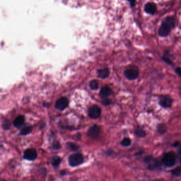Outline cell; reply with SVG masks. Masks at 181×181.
Segmentation results:
<instances>
[{
    "instance_id": "1",
    "label": "cell",
    "mask_w": 181,
    "mask_h": 181,
    "mask_svg": "<svg viewBox=\"0 0 181 181\" xmlns=\"http://www.w3.org/2000/svg\"><path fill=\"white\" fill-rule=\"evenodd\" d=\"M162 163L168 168H171L175 166L176 163V156L175 152L170 151L164 154L162 159Z\"/></svg>"
},
{
    "instance_id": "2",
    "label": "cell",
    "mask_w": 181,
    "mask_h": 181,
    "mask_svg": "<svg viewBox=\"0 0 181 181\" xmlns=\"http://www.w3.org/2000/svg\"><path fill=\"white\" fill-rule=\"evenodd\" d=\"M143 161L147 166V169L149 171H152L156 169H161L162 168V164L160 162L151 155H148L145 157Z\"/></svg>"
},
{
    "instance_id": "3",
    "label": "cell",
    "mask_w": 181,
    "mask_h": 181,
    "mask_svg": "<svg viewBox=\"0 0 181 181\" xmlns=\"http://www.w3.org/2000/svg\"><path fill=\"white\" fill-rule=\"evenodd\" d=\"M139 70L136 67H130L124 71L125 77L130 81L135 80L138 78L139 76Z\"/></svg>"
},
{
    "instance_id": "4",
    "label": "cell",
    "mask_w": 181,
    "mask_h": 181,
    "mask_svg": "<svg viewBox=\"0 0 181 181\" xmlns=\"http://www.w3.org/2000/svg\"><path fill=\"white\" fill-rule=\"evenodd\" d=\"M84 157L81 154H73L71 155L69 158V164L72 167H76L81 165L83 163Z\"/></svg>"
},
{
    "instance_id": "5",
    "label": "cell",
    "mask_w": 181,
    "mask_h": 181,
    "mask_svg": "<svg viewBox=\"0 0 181 181\" xmlns=\"http://www.w3.org/2000/svg\"><path fill=\"white\" fill-rule=\"evenodd\" d=\"M173 103V100L168 95H161L159 97V105L164 109L171 108Z\"/></svg>"
},
{
    "instance_id": "6",
    "label": "cell",
    "mask_w": 181,
    "mask_h": 181,
    "mask_svg": "<svg viewBox=\"0 0 181 181\" xmlns=\"http://www.w3.org/2000/svg\"><path fill=\"white\" fill-rule=\"evenodd\" d=\"M172 28L166 21H163L158 30L159 36L165 37L169 35Z\"/></svg>"
},
{
    "instance_id": "7",
    "label": "cell",
    "mask_w": 181,
    "mask_h": 181,
    "mask_svg": "<svg viewBox=\"0 0 181 181\" xmlns=\"http://www.w3.org/2000/svg\"><path fill=\"white\" fill-rule=\"evenodd\" d=\"M101 109L98 106L93 105L90 107L88 111V115L92 118L96 119L101 115Z\"/></svg>"
},
{
    "instance_id": "8",
    "label": "cell",
    "mask_w": 181,
    "mask_h": 181,
    "mask_svg": "<svg viewBox=\"0 0 181 181\" xmlns=\"http://www.w3.org/2000/svg\"><path fill=\"white\" fill-rule=\"evenodd\" d=\"M55 105L56 109L60 111H63L68 107L69 105V100L67 97H61L56 100Z\"/></svg>"
},
{
    "instance_id": "9",
    "label": "cell",
    "mask_w": 181,
    "mask_h": 181,
    "mask_svg": "<svg viewBox=\"0 0 181 181\" xmlns=\"http://www.w3.org/2000/svg\"><path fill=\"white\" fill-rule=\"evenodd\" d=\"M37 157V152L33 149H28L25 150L24 154V158L28 160H34Z\"/></svg>"
},
{
    "instance_id": "10",
    "label": "cell",
    "mask_w": 181,
    "mask_h": 181,
    "mask_svg": "<svg viewBox=\"0 0 181 181\" xmlns=\"http://www.w3.org/2000/svg\"><path fill=\"white\" fill-rule=\"evenodd\" d=\"M100 127L96 125H94L89 129L88 131V135L91 138H96L100 135Z\"/></svg>"
},
{
    "instance_id": "11",
    "label": "cell",
    "mask_w": 181,
    "mask_h": 181,
    "mask_svg": "<svg viewBox=\"0 0 181 181\" xmlns=\"http://www.w3.org/2000/svg\"><path fill=\"white\" fill-rule=\"evenodd\" d=\"M157 7L156 5L152 2H148L146 3L145 6V11L148 14L154 15L156 12Z\"/></svg>"
},
{
    "instance_id": "12",
    "label": "cell",
    "mask_w": 181,
    "mask_h": 181,
    "mask_svg": "<svg viewBox=\"0 0 181 181\" xmlns=\"http://www.w3.org/2000/svg\"><path fill=\"white\" fill-rule=\"evenodd\" d=\"M134 133L138 138H143L146 136V132L143 129V127L140 125H137L134 127Z\"/></svg>"
},
{
    "instance_id": "13",
    "label": "cell",
    "mask_w": 181,
    "mask_h": 181,
    "mask_svg": "<svg viewBox=\"0 0 181 181\" xmlns=\"http://www.w3.org/2000/svg\"><path fill=\"white\" fill-rule=\"evenodd\" d=\"M112 90L108 86H104L101 88L100 92V96L102 98H108V97L111 95Z\"/></svg>"
},
{
    "instance_id": "14",
    "label": "cell",
    "mask_w": 181,
    "mask_h": 181,
    "mask_svg": "<svg viewBox=\"0 0 181 181\" xmlns=\"http://www.w3.org/2000/svg\"><path fill=\"white\" fill-rule=\"evenodd\" d=\"M109 74L110 71L108 68H104L98 71V76L100 78L103 79L107 78L109 76Z\"/></svg>"
},
{
    "instance_id": "15",
    "label": "cell",
    "mask_w": 181,
    "mask_h": 181,
    "mask_svg": "<svg viewBox=\"0 0 181 181\" xmlns=\"http://www.w3.org/2000/svg\"><path fill=\"white\" fill-rule=\"evenodd\" d=\"M24 122V117L22 115H19L15 118V120L13 121V125L16 127H21Z\"/></svg>"
},
{
    "instance_id": "16",
    "label": "cell",
    "mask_w": 181,
    "mask_h": 181,
    "mask_svg": "<svg viewBox=\"0 0 181 181\" xmlns=\"http://www.w3.org/2000/svg\"><path fill=\"white\" fill-rule=\"evenodd\" d=\"M157 131L159 134H163L167 131V127L164 123L158 124L157 126Z\"/></svg>"
},
{
    "instance_id": "17",
    "label": "cell",
    "mask_w": 181,
    "mask_h": 181,
    "mask_svg": "<svg viewBox=\"0 0 181 181\" xmlns=\"http://www.w3.org/2000/svg\"><path fill=\"white\" fill-rule=\"evenodd\" d=\"M172 175L175 177H178L181 175V167L178 166L171 171Z\"/></svg>"
},
{
    "instance_id": "18",
    "label": "cell",
    "mask_w": 181,
    "mask_h": 181,
    "mask_svg": "<svg viewBox=\"0 0 181 181\" xmlns=\"http://www.w3.org/2000/svg\"><path fill=\"white\" fill-rule=\"evenodd\" d=\"M61 162V159L60 157L58 156H54L52 158V165L54 167L58 166L59 164H60Z\"/></svg>"
},
{
    "instance_id": "19",
    "label": "cell",
    "mask_w": 181,
    "mask_h": 181,
    "mask_svg": "<svg viewBox=\"0 0 181 181\" xmlns=\"http://www.w3.org/2000/svg\"><path fill=\"white\" fill-rule=\"evenodd\" d=\"M131 143H132V141L129 138H124L121 142V145L125 147H129L131 145Z\"/></svg>"
},
{
    "instance_id": "20",
    "label": "cell",
    "mask_w": 181,
    "mask_h": 181,
    "mask_svg": "<svg viewBox=\"0 0 181 181\" xmlns=\"http://www.w3.org/2000/svg\"><path fill=\"white\" fill-rule=\"evenodd\" d=\"M32 130V127H25L24 128H23L20 131V134L22 136H25L27 135L28 133H30V132Z\"/></svg>"
},
{
    "instance_id": "21",
    "label": "cell",
    "mask_w": 181,
    "mask_h": 181,
    "mask_svg": "<svg viewBox=\"0 0 181 181\" xmlns=\"http://www.w3.org/2000/svg\"><path fill=\"white\" fill-rule=\"evenodd\" d=\"M89 87L92 90H97L98 88V83L96 80H92L89 83Z\"/></svg>"
},
{
    "instance_id": "22",
    "label": "cell",
    "mask_w": 181,
    "mask_h": 181,
    "mask_svg": "<svg viewBox=\"0 0 181 181\" xmlns=\"http://www.w3.org/2000/svg\"><path fill=\"white\" fill-rule=\"evenodd\" d=\"M165 21H166V22L171 26L172 29L175 27V21H174V19L173 18H172V17H167V18H166V19L165 20Z\"/></svg>"
},
{
    "instance_id": "23",
    "label": "cell",
    "mask_w": 181,
    "mask_h": 181,
    "mask_svg": "<svg viewBox=\"0 0 181 181\" xmlns=\"http://www.w3.org/2000/svg\"><path fill=\"white\" fill-rule=\"evenodd\" d=\"M67 145L68 148L70 149H71V150H73V151L77 150L78 149V146L77 145H75V144L72 143H68Z\"/></svg>"
},
{
    "instance_id": "24",
    "label": "cell",
    "mask_w": 181,
    "mask_h": 181,
    "mask_svg": "<svg viewBox=\"0 0 181 181\" xmlns=\"http://www.w3.org/2000/svg\"><path fill=\"white\" fill-rule=\"evenodd\" d=\"M10 125H11V123L10 121L7 120V121H4L2 127L4 130H8L9 129Z\"/></svg>"
},
{
    "instance_id": "25",
    "label": "cell",
    "mask_w": 181,
    "mask_h": 181,
    "mask_svg": "<svg viewBox=\"0 0 181 181\" xmlns=\"http://www.w3.org/2000/svg\"><path fill=\"white\" fill-rule=\"evenodd\" d=\"M162 58V60H163L168 65H171V66L173 65V62L169 59L168 57L163 56Z\"/></svg>"
},
{
    "instance_id": "26",
    "label": "cell",
    "mask_w": 181,
    "mask_h": 181,
    "mask_svg": "<svg viewBox=\"0 0 181 181\" xmlns=\"http://www.w3.org/2000/svg\"><path fill=\"white\" fill-rule=\"evenodd\" d=\"M102 103H103L104 105H109L112 103V101L108 98H103Z\"/></svg>"
},
{
    "instance_id": "27",
    "label": "cell",
    "mask_w": 181,
    "mask_h": 181,
    "mask_svg": "<svg viewBox=\"0 0 181 181\" xmlns=\"http://www.w3.org/2000/svg\"><path fill=\"white\" fill-rule=\"evenodd\" d=\"M60 145L59 143V142H57V141H55V142L53 143V147L54 149H58L60 148Z\"/></svg>"
},
{
    "instance_id": "28",
    "label": "cell",
    "mask_w": 181,
    "mask_h": 181,
    "mask_svg": "<svg viewBox=\"0 0 181 181\" xmlns=\"http://www.w3.org/2000/svg\"><path fill=\"white\" fill-rule=\"evenodd\" d=\"M175 72L181 78V68L178 67L175 69Z\"/></svg>"
},
{
    "instance_id": "29",
    "label": "cell",
    "mask_w": 181,
    "mask_h": 181,
    "mask_svg": "<svg viewBox=\"0 0 181 181\" xmlns=\"http://www.w3.org/2000/svg\"><path fill=\"white\" fill-rule=\"evenodd\" d=\"M130 3V6L131 8L134 7L136 4V0H127Z\"/></svg>"
},
{
    "instance_id": "30",
    "label": "cell",
    "mask_w": 181,
    "mask_h": 181,
    "mask_svg": "<svg viewBox=\"0 0 181 181\" xmlns=\"http://www.w3.org/2000/svg\"><path fill=\"white\" fill-rule=\"evenodd\" d=\"M178 157H179V161H180V163L181 164V144L179 145V148H178Z\"/></svg>"
},
{
    "instance_id": "31",
    "label": "cell",
    "mask_w": 181,
    "mask_h": 181,
    "mask_svg": "<svg viewBox=\"0 0 181 181\" xmlns=\"http://www.w3.org/2000/svg\"><path fill=\"white\" fill-rule=\"evenodd\" d=\"M180 145V143L179 141H175L174 142L172 145V147H174V148H176V147H179V145Z\"/></svg>"
}]
</instances>
